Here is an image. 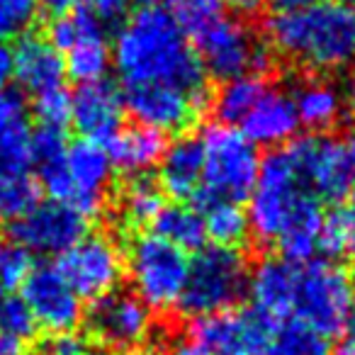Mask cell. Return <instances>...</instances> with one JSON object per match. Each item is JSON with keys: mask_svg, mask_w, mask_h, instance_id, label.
<instances>
[{"mask_svg": "<svg viewBox=\"0 0 355 355\" xmlns=\"http://www.w3.org/2000/svg\"><path fill=\"white\" fill-rule=\"evenodd\" d=\"M246 292L253 309L272 321H300L324 338L345 331L355 314L350 275L331 261L263 258L248 270Z\"/></svg>", "mask_w": 355, "mask_h": 355, "instance_id": "6da1fadb", "label": "cell"}, {"mask_svg": "<svg viewBox=\"0 0 355 355\" xmlns=\"http://www.w3.org/2000/svg\"><path fill=\"white\" fill-rule=\"evenodd\" d=\"M112 66L124 88L173 85L209 95L207 73L190 37L168 8L141 6L119 25L112 42Z\"/></svg>", "mask_w": 355, "mask_h": 355, "instance_id": "7a4b0ae2", "label": "cell"}, {"mask_svg": "<svg viewBox=\"0 0 355 355\" xmlns=\"http://www.w3.org/2000/svg\"><path fill=\"white\" fill-rule=\"evenodd\" d=\"M246 217L253 236L261 243H275L290 261H309L319 248L324 209L302 183L285 146L261 158Z\"/></svg>", "mask_w": 355, "mask_h": 355, "instance_id": "3957f363", "label": "cell"}, {"mask_svg": "<svg viewBox=\"0 0 355 355\" xmlns=\"http://www.w3.org/2000/svg\"><path fill=\"white\" fill-rule=\"evenodd\" d=\"M266 35L270 49L309 71H336L355 61V10L340 0L275 12Z\"/></svg>", "mask_w": 355, "mask_h": 355, "instance_id": "277c9868", "label": "cell"}, {"mask_svg": "<svg viewBox=\"0 0 355 355\" xmlns=\"http://www.w3.org/2000/svg\"><path fill=\"white\" fill-rule=\"evenodd\" d=\"M202 185L198 202H243L256 185L261 156L258 148L232 124L212 122L200 134Z\"/></svg>", "mask_w": 355, "mask_h": 355, "instance_id": "5b68a950", "label": "cell"}, {"mask_svg": "<svg viewBox=\"0 0 355 355\" xmlns=\"http://www.w3.org/2000/svg\"><path fill=\"white\" fill-rule=\"evenodd\" d=\"M127 272L134 295L151 311L180 304L190 272V256L156 234H139L127 248Z\"/></svg>", "mask_w": 355, "mask_h": 355, "instance_id": "8992f818", "label": "cell"}, {"mask_svg": "<svg viewBox=\"0 0 355 355\" xmlns=\"http://www.w3.org/2000/svg\"><path fill=\"white\" fill-rule=\"evenodd\" d=\"M193 37V49L202 64L205 73L219 80H232L239 76H261L270 69V46L261 42L241 20L227 12L200 25Z\"/></svg>", "mask_w": 355, "mask_h": 355, "instance_id": "52a82bcc", "label": "cell"}, {"mask_svg": "<svg viewBox=\"0 0 355 355\" xmlns=\"http://www.w3.org/2000/svg\"><path fill=\"white\" fill-rule=\"evenodd\" d=\"M248 285V263L239 248L209 246L190 258V272L178 309L193 319L229 311Z\"/></svg>", "mask_w": 355, "mask_h": 355, "instance_id": "ba28073f", "label": "cell"}, {"mask_svg": "<svg viewBox=\"0 0 355 355\" xmlns=\"http://www.w3.org/2000/svg\"><path fill=\"white\" fill-rule=\"evenodd\" d=\"M49 42L64 56L66 76L80 85L103 80L112 66V46L105 37V25L88 10L78 8L69 15L54 17Z\"/></svg>", "mask_w": 355, "mask_h": 355, "instance_id": "9c48e42d", "label": "cell"}, {"mask_svg": "<svg viewBox=\"0 0 355 355\" xmlns=\"http://www.w3.org/2000/svg\"><path fill=\"white\" fill-rule=\"evenodd\" d=\"M302 183L321 205H340L353 193L355 175L345 151V141L336 137H302L287 144Z\"/></svg>", "mask_w": 355, "mask_h": 355, "instance_id": "30bf717a", "label": "cell"}, {"mask_svg": "<svg viewBox=\"0 0 355 355\" xmlns=\"http://www.w3.org/2000/svg\"><path fill=\"white\" fill-rule=\"evenodd\" d=\"M59 272L80 300H100L117 290L124 275V256L105 234H85L76 246L59 256Z\"/></svg>", "mask_w": 355, "mask_h": 355, "instance_id": "8fae6325", "label": "cell"}, {"mask_svg": "<svg viewBox=\"0 0 355 355\" xmlns=\"http://www.w3.org/2000/svg\"><path fill=\"white\" fill-rule=\"evenodd\" d=\"M88 219L61 202H37L22 217L12 219L10 241L37 256H61L85 236Z\"/></svg>", "mask_w": 355, "mask_h": 355, "instance_id": "7c38bea8", "label": "cell"}, {"mask_svg": "<svg viewBox=\"0 0 355 355\" xmlns=\"http://www.w3.org/2000/svg\"><path fill=\"white\" fill-rule=\"evenodd\" d=\"M88 331L105 350H137L153 331L151 309L134 292H110L93 302L85 316Z\"/></svg>", "mask_w": 355, "mask_h": 355, "instance_id": "4fadbf2b", "label": "cell"}, {"mask_svg": "<svg viewBox=\"0 0 355 355\" xmlns=\"http://www.w3.org/2000/svg\"><path fill=\"white\" fill-rule=\"evenodd\" d=\"M22 302L30 309L35 326L51 336H71L83 321L80 297L71 290L56 266H37L22 280Z\"/></svg>", "mask_w": 355, "mask_h": 355, "instance_id": "5bb4252c", "label": "cell"}, {"mask_svg": "<svg viewBox=\"0 0 355 355\" xmlns=\"http://www.w3.org/2000/svg\"><path fill=\"white\" fill-rule=\"evenodd\" d=\"M122 100L137 124L166 134L188 129L207 107L209 95H198L173 85H139L124 88Z\"/></svg>", "mask_w": 355, "mask_h": 355, "instance_id": "9a60e30c", "label": "cell"}, {"mask_svg": "<svg viewBox=\"0 0 355 355\" xmlns=\"http://www.w3.org/2000/svg\"><path fill=\"white\" fill-rule=\"evenodd\" d=\"M66 195L64 205L73 207L85 219L100 214L107 200V188L112 180V163L103 144L80 141L69 144L66 148Z\"/></svg>", "mask_w": 355, "mask_h": 355, "instance_id": "2e32d148", "label": "cell"}, {"mask_svg": "<svg viewBox=\"0 0 355 355\" xmlns=\"http://www.w3.org/2000/svg\"><path fill=\"white\" fill-rule=\"evenodd\" d=\"M122 93L107 78L78 85V90L71 95V122L88 141L107 144L110 137H114L122 127Z\"/></svg>", "mask_w": 355, "mask_h": 355, "instance_id": "e0dca14e", "label": "cell"}, {"mask_svg": "<svg viewBox=\"0 0 355 355\" xmlns=\"http://www.w3.org/2000/svg\"><path fill=\"white\" fill-rule=\"evenodd\" d=\"M239 132L253 144L266 148H282L300 132V117H297L292 95L280 88L268 85V90L256 100L246 117L239 122Z\"/></svg>", "mask_w": 355, "mask_h": 355, "instance_id": "ac0fdd59", "label": "cell"}, {"mask_svg": "<svg viewBox=\"0 0 355 355\" xmlns=\"http://www.w3.org/2000/svg\"><path fill=\"white\" fill-rule=\"evenodd\" d=\"M32 127L22 98L10 90L0 93V180L30 175Z\"/></svg>", "mask_w": 355, "mask_h": 355, "instance_id": "d6986e66", "label": "cell"}, {"mask_svg": "<svg viewBox=\"0 0 355 355\" xmlns=\"http://www.w3.org/2000/svg\"><path fill=\"white\" fill-rule=\"evenodd\" d=\"M12 56H15V80L32 98L64 88V56L49 40L22 37L20 44L12 49Z\"/></svg>", "mask_w": 355, "mask_h": 355, "instance_id": "ffe728a7", "label": "cell"}, {"mask_svg": "<svg viewBox=\"0 0 355 355\" xmlns=\"http://www.w3.org/2000/svg\"><path fill=\"white\" fill-rule=\"evenodd\" d=\"M202 185V146L198 137H180L166 144L158 161V188L178 202L195 200Z\"/></svg>", "mask_w": 355, "mask_h": 355, "instance_id": "44dd1931", "label": "cell"}, {"mask_svg": "<svg viewBox=\"0 0 355 355\" xmlns=\"http://www.w3.org/2000/svg\"><path fill=\"white\" fill-rule=\"evenodd\" d=\"M105 151H107L112 168L141 178L146 171L158 166L166 151V139L156 129L132 124V127H119V132L105 144Z\"/></svg>", "mask_w": 355, "mask_h": 355, "instance_id": "7402d4cb", "label": "cell"}, {"mask_svg": "<svg viewBox=\"0 0 355 355\" xmlns=\"http://www.w3.org/2000/svg\"><path fill=\"white\" fill-rule=\"evenodd\" d=\"M292 103H295L300 127L311 132H326L336 127L343 117L345 100L343 93L326 78H306L295 88Z\"/></svg>", "mask_w": 355, "mask_h": 355, "instance_id": "603a6c76", "label": "cell"}, {"mask_svg": "<svg viewBox=\"0 0 355 355\" xmlns=\"http://www.w3.org/2000/svg\"><path fill=\"white\" fill-rule=\"evenodd\" d=\"M156 236L166 239L168 243L178 246L180 251H200L205 248L207 234H205V222L200 209L188 207V205H163L158 217L153 219Z\"/></svg>", "mask_w": 355, "mask_h": 355, "instance_id": "cb8c5ba5", "label": "cell"}, {"mask_svg": "<svg viewBox=\"0 0 355 355\" xmlns=\"http://www.w3.org/2000/svg\"><path fill=\"white\" fill-rule=\"evenodd\" d=\"M319 248L336 261H355V185L348 202H340L324 214Z\"/></svg>", "mask_w": 355, "mask_h": 355, "instance_id": "d4e9b609", "label": "cell"}, {"mask_svg": "<svg viewBox=\"0 0 355 355\" xmlns=\"http://www.w3.org/2000/svg\"><path fill=\"white\" fill-rule=\"evenodd\" d=\"M268 90L263 76H239V78L224 80L222 88L212 98L214 114L222 124H239L248 114V110L256 105V100Z\"/></svg>", "mask_w": 355, "mask_h": 355, "instance_id": "484cf974", "label": "cell"}, {"mask_svg": "<svg viewBox=\"0 0 355 355\" xmlns=\"http://www.w3.org/2000/svg\"><path fill=\"white\" fill-rule=\"evenodd\" d=\"M207 241L222 248H239L248 236V217L236 202H200Z\"/></svg>", "mask_w": 355, "mask_h": 355, "instance_id": "4316f807", "label": "cell"}, {"mask_svg": "<svg viewBox=\"0 0 355 355\" xmlns=\"http://www.w3.org/2000/svg\"><path fill=\"white\" fill-rule=\"evenodd\" d=\"M263 355H331L329 338L300 321H275Z\"/></svg>", "mask_w": 355, "mask_h": 355, "instance_id": "83f0119b", "label": "cell"}, {"mask_svg": "<svg viewBox=\"0 0 355 355\" xmlns=\"http://www.w3.org/2000/svg\"><path fill=\"white\" fill-rule=\"evenodd\" d=\"M163 209V193L148 178H134L119 198V217L129 227L153 224Z\"/></svg>", "mask_w": 355, "mask_h": 355, "instance_id": "f1b7e54d", "label": "cell"}, {"mask_svg": "<svg viewBox=\"0 0 355 355\" xmlns=\"http://www.w3.org/2000/svg\"><path fill=\"white\" fill-rule=\"evenodd\" d=\"M40 10V0H0V42L25 35Z\"/></svg>", "mask_w": 355, "mask_h": 355, "instance_id": "f546056e", "label": "cell"}, {"mask_svg": "<svg viewBox=\"0 0 355 355\" xmlns=\"http://www.w3.org/2000/svg\"><path fill=\"white\" fill-rule=\"evenodd\" d=\"M32 110H35V117L40 122V127L64 129L71 122V95L66 93V88L42 93L35 98Z\"/></svg>", "mask_w": 355, "mask_h": 355, "instance_id": "4dcf8cb0", "label": "cell"}, {"mask_svg": "<svg viewBox=\"0 0 355 355\" xmlns=\"http://www.w3.org/2000/svg\"><path fill=\"white\" fill-rule=\"evenodd\" d=\"M224 12V0H175L173 3V15L180 22L185 35L198 30L200 25L214 20Z\"/></svg>", "mask_w": 355, "mask_h": 355, "instance_id": "1f68e13d", "label": "cell"}, {"mask_svg": "<svg viewBox=\"0 0 355 355\" xmlns=\"http://www.w3.org/2000/svg\"><path fill=\"white\" fill-rule=\"evenodd\" d=\"M32 270V258L22 246L12 241L0 243V282L6 285V290L22 285L27 272Z\"/></svg>", "mask_w": 355, "mask_h": 355, "instance_id": "d6a6232c", "label": "cell"}, {"mask_svg": "<svg viewBox=\"0 0 355 355\" xmlns=\"http://www.w3.org/2000/svg\"><path fill=\"white\" fill-rule=\"evenodd\" d=\"M35 319H32L25 302L15 300V297H6V302L0 304V331H6L8 336L27 343L32 338V334H35Z\"/></svg>", "mask_w": 355, "mask_h": 355, "instance_id": "836d02e7", "label": "cell"}, {"mask_svg": "<svg viewBox=\"0 0 355 355\" xmlns=\"http://www.w3.org/2000/svg\"><path fill=\"white\" fill-rule=\"evenodd\" d=\"M44 355H112V353L95 343H88V340L73 338V336H59L44 350Z\"/></svg>", "mask_w": 355, "mask_h": 355, "instance_id": "e575fe53", "label": "cell"}, {"mask_svg": "<svg viewBox=\"0 0 355 355\" xmlns=\"http://www.w3.org/2000/svg\"><path fill=\"white\" fill-rule=\"evenodd\" d=\"M85 10L93 17H98L100 22H117L127 15L129 0H83Z\"/></svg>", "mask_w": 355, "mask_h": 355, "instance_id": "d590c367", "label": "cell"}, {"mask_svg": "<svg viewBox=\"0 0 355 355\" xmlns=\"http://www.w3.org/2000/svg\"><path fill=\"white\" fill-rule=\"evenodd\" d=\"M166 355H214V353L202 343V340L185 334V336H180V338L173 340L171 348L166 350Z\"/></svg>", "mask_w": 355, "mask_h": 355, "instance_id": "8d00e7d4", "label": "cell"}, {"mask_svg": "<svg viewBox=\"0 0 355 355\" xmlns=\"http://www.w3.org/2000/svg\"><path fill=\"white\" fill-rule=\"evenodd\" d=\"M15 78V56H12V46L0 42V93L8 90L10 80Z\"/></svg>", "mask_w": 355, "mask_h": 355, "instance_id": "74e56055", "label": "cell"}, {"mask_svg": "<svg viewBox=\"0 0 355 355\" xmlns=\"http://www.w3.org/2000/svg\"><path fill=\"white\" fill-rule=\"evenodd\" d=\"M80 3H83V0H40V8H44L49 15L61 17V15H69V12L78 10Z\"/></svg>", "mask_w": 355, "mask_h": 355, "instance_id": "f35d334b", "label": "cell"}, {"mask_svg": "<svg viewBox=\"0 0 355 355\" xmlns=\"http://www.w3.org/2000/svg\"><path fill=\"white\" fill-rule=\"evenodd\" d=\"M331 355H355V314H353V319L348 321V326H345L343 336H340V340L336 343V348L331 350Z\"/></svg>", "mask_w": 355, "mask_h": 355, "instance_id": "ab89813d", "label": "cell"}, {"mask_svg": "<svg viewBox=\"0 0 355 355\" xmlns=\"http://www.w3.org/2000/svg\"><path fill=\"white\" fill-rule=\"evenodd\" d=\"M275 8V12H295V10H304V8L319 6L324 0H266Z\"/></svg>", "mask_w": 355, "mask_h": 355, "instance_id": "60d3db41", "label": "cell"}, {"mask_svg": "<svg viewBox=\"0 0 355 355\" xmlns=\"http://www.w3.org/2000/svg\"><path fill=\"white\" fill-rule=\"evenodd\" d=\"M224 3H227L234 12H239V15H246V17L256 15V12L266 6V0H224Z\"/></svg>", "mask_w": 355, "mask_h": 355, "instance_id": "b9f144b4", "label": "cell"}, {"mask_svg": "<svg viewBox=\"0 0 355 355\" xmlns=\"http://www.w3.org/2000/svg\"><path fill=\"white\" fill-rule=\"evenodd\" d=\"M0 355H25V343L0 331Z\"/></svg>", "mask_w": 355, "mask_h": 355, "instance_id": "7bdbcfd3", "label": "cell"}, {"mask_svg": "<svg viewBox=\"0 0 355 355\" xmlns=\"http://www.w3.org/2000/svg\"><path fill=\"white\" fill-rule=\"evenodd\" d=\"M343 100L355 117V61L348 66V76H345V98Z\"/></svg>", "mask_w": 355, "mask_h": 355, "instance_id": "ee69618b", "label": "cell"}, {"mask_svg": "<svg viewBox=\"0 0 355 355\" xmlns=\"http://www.w3.org/2000/svg\"><path fill=\"white\" fill-rule=\"evenodd\" d=\"M345 151H348V161H350V168H353V175H355V134H350V139L345 141Z\"/></svg>", "mask_w": 355, "mask_h": 355, "instance_id": "f6af8a7d", "label": "cell"}, {"mask_svg": "<svg viewBox=\"0 0 355 355\" xmlns=\"http://www.w3.org/2000/svg\"><path fill=\"white\" fill-rule=\"evenodd\" d=\"M141 3L144 6H158V8H168V10H171L175 0H141Z\"/></svg>", "mask_w": 355, "mask_h": 355, "instance_id": "bcb514c9", "label": "cell"}, {"mask_svg": "<svg viewBox=\"0 0 355 355\" xmlns=\"http://www.w3.org/2000/svg\"><path fill=\"white\" fill-rule=\"evenodd\" d=\"M3 302H6V285L0 282V304H3Z\"/></svg>", "mask_w": 355, "mask_h": 355, "instance_id": "7dc6e473", "label": "cell"}, {"mask_svg": "<svg viewBox=\"0 0 355 355\" xmlns=\"http://www.w3.org/2000/svg\"><path fill=\"white\" fill-rule=\"evenodd\" d=\"M340 3H345V6L353 8V10H355V0H340Z\"/></svg>", "mask_w": 355, "mask_h": 355, "instance_id": "c3c4849f", "label": "cell"}, {"mask_svg": "<svg viewBox=\"0 0 355 355\" xmlns=\"http://www.w3.org/2000/svg\"><path fill=\"white\" fill-rule=\"evenodd\" d=\"M350 282H353V290H355V268H353V275H350Z\"/></svg>", "mask_w": 355, "mask_h": 355, "instance_id": "681fc988", "label": "cell"}]
</instances>
